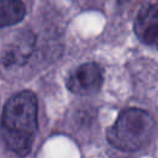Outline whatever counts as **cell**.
Here are the masks:
<instances>
[{
	"instance_id": "cell-1",
	"label": "cell",
	"mask_w": 158,
	"mask_h": 158,
	"mask_svg": "<svg viewBox=\"0 0 158 158\" xmlns=\"http://www.w3.org/2000/svg\"><path fill=\"white\" fill-rule=\"evenodd\" d=\"M38 130V101L30 90L12 95L2 107L0 133L6 147L20 157H26Z\"/></svg>"
},
{
	"instance_id": "cell-2",
	"label": "cell",
	"mask_w": 158,
	"mask_h": 158,
	"mask_svg": "<svg viewBox=\"0 0 158 158\" xmlns=\"http://www.w3.org/2000/svg\"><path fill=\"white\" fill-rule=\"evenodd\" d=\"M154 122L151 115L137 107L123 110L115 123L107 130V142L123 152L141 149L149 143L153 136Z\"/></svg>"
},
{
	"instance_id": "cell-6",
	"label": "cell",
	"mask_w": 158,
	"mask_h": 158,
	"mask_svg": "<svg viewBox=\"0 0 158 158\" xmlns=\"http://www.w3.org/2000/svg\"><path fill=\"white\" fill-rule=\"evenodd\" d=\"M25 15L26 6L21 0H0V28L21 22Z\"/></svg>"
},
{
	"instance_id": "cell-4",
	"label": "cell",
	"mask_w": 158,
	"mask_h": 158,
	"mask_svg": "<svg viewBox=\"0 0 158 158\" xmlns=\"http://www.w3.org/2000/svg\"><path fill=\"white\" fill-rule=\"evenodd\" d=\"M36 43V36L33 32L23 30L16 35V37L5 48L1 63L6 68L23 65L31 57Z\"/></svg>"
},
{
	"instance_id": "cell-5",
	"label": "cell",
	"mask_w": 158,
	"mask_h": 158,
	"mask_svg": "<svg viewBox=\"0 0 158 158\" xmlns=\"http://www.w3.org/2000/svg\"><path fill=\"white\" fill-rule=\"evenodd\" d=\"M133 28L141 42L158 47V2L147 5L139 10Z\"/></svg>"
},
{
	"instance_id": "cell-3",
	"label": "cell",
	"mask_w": 158,
	"mask_h": 158,
	"mask_svg": "<svg viewBox=\"0 0 158 158\" xmlns=\"http://www.w3.org/2000/svg\"><path fill=\"white\" fill-rule=\"evenodd\" d=\"M102 84V70L96 63H84L77 67L67 79V88L77 95L96 94Z\"/></svg>"
},
{
	"instance_id": "cell-7",
	"label": "cell",
	"mask_w": 158,
	"mask_h": 158,
	"mask_svg": "<svg viewBox=\"0 0 158 158\" xmlns=\"http://www.w3.org/2000/svg\"><path fill=\"white\" fill-rule=\"evenodd\" d=\"M117 1H118V2H120V4H122V2H126V1H127V0H117Z\"/></svg>"
}]
</instances>
